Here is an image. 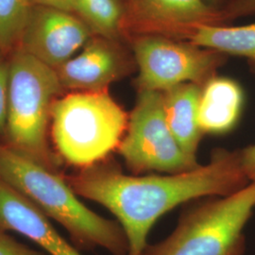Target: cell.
<instances>
[{
	"mask_svg": "<svg viewBox=\"0 0 255 255\" xmlns=\"http://www.w3.org/2000/svg\"><path fill=\"white\" fill-rule=\"evenodd\" d=\"M9 80V61L6 60L3 55L0 54V142H3L5 138Z\"/></svg>",
	"mask_w": 255,
	"mask_h": 255,
	"instance_id": "e0dca14e",
	"label": "cell"
},
{
	"mask_svg": "<svg viewBox=\"0 0 255 255\" xmlns=\"http://www.w3.org/2000/svg\"><path fill=\"white\" fill-rule=\"evenodd\" d=\"M133 51L139 70L138 92H165L182 83L203 84L215 73L221 57L194 45L155 36L138 39Z\"/></svg>",
	"mask_w": 255,
	"mask_h": 255,
	"instance_id": "52a82bcc",
	"label": "cell"
},
{
	"mask_svg": "<svg viewBox=\"0 0 255 255\" xmlns=\"http://www.w3.org/2000/svg\"><path fill=\"white\" fill-rule=\"evenodd\" d=\"M75 13L92 33L112 41L119 36L124 20L119 0H76Z\"/></svg>",
	"mask_w": 255,
	"mask_h": 255,
	"instance_id": "9a60e30c",
	"label": "cell"
},
{
	"mask_svg": "<svg viewBox=\"0 0 255 255\" xmlns=\"http://www.w3.org/2000/svg\"><path fill=\"white\" fill-rule=\"evenodd\" d=\"M132 69L125 56L102 37L90 39L79 54L56 69L64 91L101 92L110 84L130 73Z\"/></svg>",
	"mask_w": 255,
	"mask_h": 255,
	"instance_id": "9c48e42d",
	"label": "cell"
},
{
	"mask_svg": "<svg viewBox=\"0 0 255 255\" xmlns=\"http://www.w3.org/2000/svg\"><path fill=\"white\" fill-rule=\"evenodd\" d=\"M207 4H218L220 0H204Z\"/></svg>",
	"mask_w": 255,
	"mask_h": 255,
	"instance_id": "7402d4cb",
	"label": "cell"
},
{
	"mask_svg": "<svg viewBox=\"0 0 255 255\" xmlns=\"http://www.w3.org/2000/svg\"><path fill=\"white\" fill-rule=\"evenodd\" d=\"M74 192L109 210L123 229L127 255H142L156 221L179 205L224 197L247 186L241 152L215 149L207 164L178 174L128 175L106 160L64 176Z\"/></svg>",
	"mask_w": 255,
	"mask_h": 255,
	"instance_id": "6da1fadb",
	"label": "cell"
},
{
	"mask_svg": "<svg viewBox=\"0 0 255 255\" xmlns=\"http://www.w3.org/2000/svg\"><path fill=\"white\" fill-rule=\"evenodd\" d=\"M0 178L48 219L61 224L79 251L103 249L112 255H128L127 238L118 221L87 208L64 175L19 154L2 142Z\"/></svg>",
	"mask_w": 255,
	"mask_h": 255,
	"instance_id": "7a4b0ae2",
	"label": "cell"
},
{
	"mask_svg": "<svg viewBox=\"0 0 255 255\" xmlns=\"http://www.w3.org/2000/svg\"><path fill=\"white\" fill-rule=\"evenodd\" d=\"M0 230L27 237L47 255H82L25 196L0 180Z\"/></svg>",
	"mask_w": 255,
	"mask_h": 255,
	"instance_id": "30bf717a",
	"label": "cell"
},
{
	"mask_svg": "<svg viewBox=\"0 0 255 255\" xmlns=\"http://www.w3.org/2000/svg\"><path fill=\"white\" fill-rule=\"evenodd\" d=\"M240 152L242 165L249 181L255 182V144L240 149Z\"/></svg>",
	"mask_w": 255,
	"mask_h": 255,
	"instance_id": "ffe728a7",
	"label": "cell"
},
{
	"mask_svg": "<svg viewBox=\"0 0 255 255\" xmlns=\"http://www.w3.org/2000/svg\"><path fill=\"white\" fill-rule=\"evenodd\" d=\"M128 115L110 95L67 92L51 110V136L62 162L82 169L109 159L126 133Z\"/></svg>",
	"mask_w": 255,
	"mask_h": 255,
	"instance_id": "277c9868",
	"label": "cell"
},
{
	"mask_svg": "<svg viewBox=\"0 0 255 255\" xmlns=\"http://www.w3.org/2000/svg\"><path fill=\"white\" fill-rule=\"evenodd\" d=\"M201 87L187 82L163 92L167 125L183 151L196 160L203 136L199 124Z\"/></svg>",
	"mask_w": 255,
	"mask_h": 255,
	"instance_id": "4fadbf2b",
	"label": "cell"
},
{
	"mask_svg": "<svg viewBox=\"0 0 255 255\" xmlns=\"http://www.w3.org/2000/svg\"><path fill=\"white\" fill-rule=\"evenodd\" d=\"M117 152L132 175L182 173L201 165L183 151L168 127L163 92H138Z\"/></svg>",
	"mask_w": 255,
	"mask_h": 255,
	"instance_id": "8992f818",
	"label": "cell"
},
{
	"mask_svg": "<svg viewBox=\"0 0 255 255\" xmlns=\"http://www.w3.org/2000/svg\"><path fill=\"white\" fill-rule=\"evenodd\" d=\"M31 7L30 0H0V54L18 46Z\"/></svg>",
	"mask_w": 255,
	"mask_h": 255,
	"instance_id": "2e32d148",
	"label": "cell"
},
{
	"mask_svg": "<svg viewBox=\"0 0 255 255\" xmlns=\"http://www.w3.org/2000/svg\"><path fill=\"white\" fill-rule=\"evenodd\" d=\"M0 255H47L20 243L7 232L0 230Z\"/></svg>",
	"mask_w": 255,
	"mask_h": 255,
	"instance_id": "ac0fdd59",
	"label": "cell"
},
{
	"mask_svg": "<svg viewBox=\"0 0 255 255\" xmlns=\"http://www.w3.org/2000/svg\"><path fill=\"white\" fill-rule=\"evenodd\" d=\"M0 180H1V178H0Z\"/></svg>",
	"mask_w": 255,
	"mask_h": 255,
	"instance_id": "603a6c76",
	"label": "cell"
},
{
	"mask_svg": "<svg viewBox=\"0 0 255 255\" xmlns=\"http://www.w3.org/2000/svg\"><path fill=\"white\" fill-rule=\"evenodd\" d=\"M91 34L73 12L32 5L17 47L56 70L90 41Z\"/></svg>",
	"mask_w": 255,
	"mask_h": 255,
	"instance_id": "ba28073f",
	"label": "cell"
},
{
	"mask_svg": "<svg viewBox=\"0 0 255 255\" xmlns=\"http://www.w3.org/2000/svg\"><path fill=\"white\" fill-rule=\"evenodd\" d=\"M188 38L194 46L247 58L255 67V23L236 27L201 25L192 28Z\"/></svg>",
	"mask_w": 255,
	"mask_h": 255,
	"instance_id": "5bb4252c",
	"label": "cell"
},
{
	"mask_svg": "<svg viewBox=\"0 0 255 255\" xmlns=\"http://www.w3.org/2000/svg\"><path fill=\"white\" fill-rule=\"evenodd\" d=\"M255 209V182L224 197H208L185 210L163 240L142 255H245V227Z\"/></svg>",
	"mask_w": 255,
	"mask_h": 255,
	"instance_id": "5b68a950",
	"label": "cell"
},
{
	"mask_svg": "<svg viewBox=\"0 0 255 255\" xmlns=\"http://www.w3.org/2000/svg\"><path fill=\"white\" fill-rule=\"evenodd\" d=\"M32 5L63 9L75 13L76 0H30Z\"/></svg>",
	"mask_w": 255,
	"mask_h": 255,
	"instance_id": "44dd1931",
	"label": "cell"
},
{
	"mask_svg": "<svg viewBox=\"0 0 255 255\" xmlns=\"http://www.w3.org/2000/svg\"><path fill=\"white\" fill-rule=\"evenodd\" d=\"M244 94L236 81L213 77L201 87L199 124L203 134H224L237 126Z\"/></svg>",
	"mask_w": 255,
	"mask_h": 255,
	"instance_id": "8fae6325",
	"label": "cell"
},
{
	"mask_svg": "<svg viewBox=\"0 0 255 255\" xmlns=\"http://www.w3.org/2000/svg\"><path fill=\"white\" fill-rule=\"evenodd\" d=\"M129 11L137 23L160 29H192L221 17L204 0H130Z\"/></svg>",
	"mask_w": 255,
	"mask_h": 255,
	"instance_id": "7c38bea8",
	"label": "cell"
},
{
	"mask_svg": "<svg viewBox=\"0 0 255 255\" xmlns=\"http://www.w3.org/2000/svg\"><path fill=\"white\" fill-rule=\"evenodd\" d=\"M9 61L7 121L2 143L47 169L60 172L62 161L48 143L52 106L64 92L57 72L19 47Z\"/></svg>",
	"mask_w": 255,
	"mask_h": 255,
	"instance_id": "3957f363",
	"label": "cell"
},
{
	"mask_svg": "<svg viewBox=\"0 0 255 255\" xmlns=\"http://www.w3.org/2000/svg\"><path fill=\"white\" fill-rule=\"evenodd\" d=\"M255 13V0H232L221 16L225 18H237Z\"/></svg>",
	"mask_w": 255,
	"mask_h": 255,
	"instance_id": "d6986e66",
	"label": "cell"
}]
</instances>
